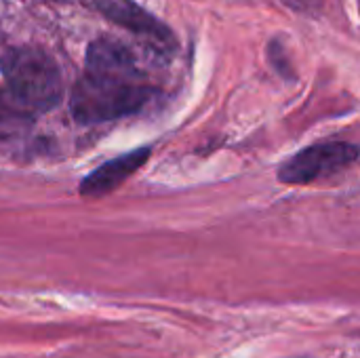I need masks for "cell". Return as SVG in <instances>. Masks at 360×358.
Masks as SVG:
<instances>
[{
	"instance_id": "cell-1",
	"label": "cell",
	"mask_w": 360,
	"mask_h": 358,
	"mask_svg": "<svg viewBox=\"0 0 360 358\" xmlns=\"http://www.w3.org/2000/svg\"><path fill=\"white\" fill-rule=\"evenodd\" d=\"M0 72L11 97L32 114L49 112L63 99L61 72L55 59L40 49H6L0 55Z\"/></svg>"
},
{
	"instance_id": "cell-2",
	"label": "cell",
	"mask_w": 360,
	"mask_h": 358,
	"mask_svg": "<svg viewBox=\"0 0 360 358\" xmlns=\"http://www.w3.org/2000/svg\"><path fill=\"white\" fill-rule=\"evenodd\" d=\"M152 97V89L133 78L89 74L74 84L70 112L82 124L108 122L141 110Z\"/></svg>"
},
{
	"instance_id": "cell-3",
	"label": "cell",
	"mask_w": 360,
	"mask_h": 358,
	"mask_svg": "<svg viewBox=\"0 0 360 358\" xmlns=\"http://www.w3.org/2000/svg\"><path fill=\"white\" fill-rule=\"evenodd\" d=\"M360 150L346 141H325L304 148L278 169V179L291 186H304L344 171L359 160Z\"/></svg>"
},
{
	"instance_id": "cell-4",
	"label": "cell",
	"mask_w": 360,
	"mask_h": 358,
	"mask_svg": "<svg viewBox=\"0 0 360 358\" xmlns=\"http://www.w3.org/2000/svg\"><path fill=\"white\" fill-rule=\"evenodd\" d=\"M86 2L112 23L129 32H135L137 36L150 40L154 46L165 49V51L173 49L175 38L171 30L162 21H158L154 15H150L146 8L135 4L133 0H86Z\"/></svg>"
},
{
	"instance_id": "cell-5",
	"label": "cell",
	"mask_w": 360,
	"mask_h": 358,
	"mask_svg": "<svg viewBox=\"0 0 360 358\" xmlns=\"http://www.w3.org/2000/svg\"><path fill=\"white\" fill-rule=\"evenodd\" d=\"M148 158H150V148H137L133 152L120 154L118 158H112V160L99 165L95 171H91L80 181V194L82 196H105V194L114 192L141 165H146Z\"/></svg>"
},
{
	"instance_id": "cell-6",
	"label": "cell",
	"mask_w": 360,
	"mask_h": 358,
	"mask_svg": "<svg viewBox=\"0 0 360 358\" xmlns=\"http://www.w3.org/2000/svg\"><path fill=\"white\" fill-rule=\"evenodd\" d=\"M86 72L103 74V76H118V78H133V80L141 78L133 51L114 38H97L89 44Z\"/></svg>"
},
{
	"instance_id": "cell-7",
	"label": "cell",
	"mask_w": 360,
	"mask_h": 358,
	"mask_svg": "<svg viewBox=\"0 0 360 358\" xmlns=\"http://www.w3.org/2000/svg\"><path fill=\"white\" fill-rule=\"evenodd\" d=\"M34 114L27 112L8 91H0V137H15L30 129Z\"/></svg>"
},
{
	"instance_id": "cell-8",
	"label": "cell",
	"mask_w": 360,
	"mask_h": 358,
	"mask_svg": "<svg viewBox=\"0 0 360 358\" xmlns=\"http://www.w3.org/2000/svg\"><path fill=\"white\" fill-rule=\"evenodd\" d=\"M283 2L289 6H295V8H308L314 0H283Z\"/></svg>"
}]
</instances>
